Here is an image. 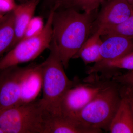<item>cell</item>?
<instances>
[{"label": "cell", "mask_w": 133, "mask_h": 133, "mask_svg": "<svg viewBox=\"0 0 133 133\" xmlns=\"http://www.w3.org/2000/svg\"><path fill=\"white\" fill-rule=\"evenodd\" d=\"M96 11L80 13L72 7L55 11L52 22V39L56 45L59 57L66 69L91 34Z\"/></svg>", "instance_id": "cell-1"}, {"label": "cell", "mask_w": 133, "mask_h": 133, "mask_svg": "<svg viewBox=\"0 0 133 133\" xmlns=\"http://www.w3.org/2000/svg\"><path fill=\"white\" fill-rule=\"evenodd\" d=\"M49 56L42 63V100L50 115L62 114V103L67 91L74 83L64 71L55 42L52 40Z\"/></svg>", "instance_id": "cell-2"}, {"label": "cell", "mask_w": 133, "mask_h": 133, "mask_svg": "<svg viewBox=\"0 0 133 133\" xmlns=\"http://www.w3.org/2000/svg\"><path fill=\"white\" fill-rule=\"evenodd\" d=\"M50 114L42 99L0 110V129L4 133H44Z\"/></svg>", "instance_id": "cell-3"}, {"label": "cell", "mask_w": 133, "mask_h": 133, "mask_svg": "<svg viewBox=\"0 0 133 133\" xmlns=\"http://www.w3.org/2000/svg\"><path fill=\"white\" fill-rule=\"evenodd\" d=\"M119 86L118 84L113 81L74 118L89 128L109 132L110 124L121 102Z\"/></svg>", "instance_id": "cell-4"}, {"label": "cell", "mask_w": 133, "mask_h": 133, "mask_svg": "<svg viewBox=\"0 0 133 133\" xmlns=\"http://www.w3.org/2000/svg\"><path fill=\"white\" fill-rule=\"evenodd\" d=\"M112 77L108 74L92 73L82 80L74 78V85L63 98L62 114L74 118L101 91L111 84Z\"/></svg>", "instance_id": "cell-5"}, {"label": "cell", "mask_w": 133, "mask_h": 133, "mask_svg": "<svg viewBox=\"0 0 133 133\" xmlns=\"http://www.w3.org/2000/svg\"><path fill=\"white\" fill-rule=\"evenodd\" d=\"M56 10L51 9L46 24L37 35L23 38L0 58V70L33 60L46 49L52 38V22Z\"/></svg>", "instance_id": "cell-6"}, {"label": "cell", "mask_w": 133, "mask_h": 133, "mask_svg": "<svg viewBox=\"0 0 133 133\" xmlns=\"http://www.w3.org/2000/svg\"><path fill=\"white\" fill-rule=\"evenodd\" d=\"M25 68L16 65L0 70V110L20 105Z\"/></svg>", "instance_id": "cell-7"}, {"label": "cell", "mask_w": 133, "mask_h": 133, "mask_svg": "<svg viewBox=\"0 0 133 133\" xmlns=\"http://www.w3.org/2000/svg\"><path fill=\"white\" fill-rule=\"evenodd\" d=\"M96 16L92 33L124 21L133 14V8L125 0H107Z\"/></svg>", "instance_id": "cell-8"}, {"label": "cell", "mask_w": 133, "mask_h": 133, "mask_svg": "<svg viewBox=\"0 0 133 133\" xmlns=\"http://www.w3.org/2000/svg\"><path fill=\"white\" fill-rule=\"evenodd\" d=\"M42 63L25 67L22 79L20 105L36 99L42 89Z\"/></svg>", "instance_id": "cell-9"}, {"label": "cell", "mask_w": 133, "mask_h": 133, "mask_svg": "<svg viewBox=\"0 0 133 133\" xmlns=\"http://www.w3.org/2000/svg\"><path fill=\"white\" fill-rule=\"evenodd\" d=\"M103 131L89 128L77 119L62 114L49 115L44 133H101Z\"/></svg>", "instance_id": "cell-10"}, {"label": "cell", "mask_w": 133, "mask_h": 133, "mask_svg": "<svg viewBox=\"0 0 133 133\" xmlns=\"http://www.w3.org/2000/svg\"><path fill=\"white\" fill-rule=\"evenodd\" d=\"M101 36L104 38L100 50L99 61L117 59L133 51V38L115 35Z\"/></svg>", "instance_id": "cell-11"}, {"label": "cell", "mask_w": 133, "mask_h": 133, "mask_svg": "<svg viewBox=\"0 0 133 133\" xmlns=\"http://www.w3.org/2000/svg\"><path fill=\"white\" fill-rule=\"evenodd\" d=\"M41 0H29L16 5L13 10L15 16V37L9 50L24 37L30 22Z\"/></svg>", "instance_id": "cell-12"}, {"label": "cell", "mask_w": 133, "mask_h": 133, "mask_svg": "<svg viewBox=\"0 0 133 133\" xmlns=\"http://www.w3.org/2000/svg\"><path fill=\"white\" fill-rule=\"evenodd\" d=\"M111 133H133V115L127 101L121 98L109 127Z\"/></svg>", "instance_id": "cell-13"}, {"label": "cell", "mask_w": 133, "mask_h": 133, "mask_svg": "<svg viewBox=\"0 0 133 133\" xmlns=\"http://www.w3.org/2000/svg\"><path fill=\"white\" fill-rule=\"evenodd\" d=\"M101 37L99 30L93 33L83 44L74 58H80L86 65L99 62L100 50L102 42Z\"/></svg>", "instance_id": "cell-14"}, {"label": "cell", "mask_w": 133, "mask_h": 133, "mask_svg": "<svg viewBox=\"0 0 133 133\" xmlns=\"http://www.w3.org/2000/svg\"><path fill=\"white\" fill-rule=\"evenodd\" d=\"M118 69L133 70V51L117 59L101 60L95 63L87 71V74L92 73L112 72V71Z\"/></svg>", "instance_id": "cell-15"}, {"label": "cell", "mask_w": 133, "mask_h": 133, "mask_svg": "<svg viewBox=\"0 0 133 133\" xmlns=\"http://www.w3.org/2000/svg\"><path fill=\"white\" fill-rule=\"evenodd\" d=\"M15 37V16L13 10L0 19V58L8 52Z\"/></svg>", "instance_id": "cell-16"}, {"label": "cell", "mask_w": 133, "mask_h": 133, "mask_svg": "<svg viewBox=\"0 0 133 133\" xmlns=\"http://www.w3.org/2000/svg\"><path fill=\"white\" fill-rule=\"evenodd\" d=\"M98 30L101 36L115 35L133 39V14L119 24Z\"/></svg>", "instance_id": "cell-17"}, {"label": "cell", "mask_w": 133, "mask_h": 133, "mask_svg": "<svg viewBox=\"0 0 133 133\" xmlns=\"http://www.w3.org/2000/svg\"><path fill=\"white\" fill-rule=\"evenodd\" d=\"M105 0H71L68 7L80 9L83 12L90 13L97 11Z\"/></svg>", "instance_id": "cell-18"}, {"label": "cell", "mask_w": 133, "mask_h": 133, "mask_svg": "<svg viewBox=\"0 0 133 133\" xmlns=\"http://www.w3.org/2000/svg\"><path fill=\"white\" fill-rule=\"evenodd\" d=\"M44 26L42 19L41 17H33L29 23L23 39L37 35L42 31Z\"/></svg>", "instance_id": "cell-19"}, {"label": "cell", "mask_w": 133, "mask_h": 133, "mask_svg": "<svg viewBox=\"0 0 133 133\" xmlns=\"http://www.w3.org/2000/svg\"><path fill=\"white\" fill-rule=\"evenodd\" d=\"M112 80L119 84L133 88V70L129 71L124 74H116L113 76Z\"/></svg>", "instance_id": "cell-20"}, {"label": "cell", "mask_w": 133, "mask_h": 133, "mask_svg": "<svg viewBox=\"0 0 133 133\" xmlns=\"http://www.w3.org/2000/svg\"><path fill=\"white\" fill-rule=\"evenodd\" d=\"M119 85L121 97L127 102L133 115V88L128 86Z\"/></svg>", "instance_id": "cell-21"}, {"label": "cell", "mask_w": 133, "mask_h": 133, "mask_svg": "<svg viewBox=\"0 0 133 133\" xmlns=\"http://www.w3.org/2000/svg\"><path fill=\"white\" fill-rule=\"evenodd\" d=\"M51 5V9L56 11L68 7L71 0H49Z\"/></svg>", "instance_id": "cell-22"}, {"label": "cell", "mask_w": 133, "mask_h": 133, "mask_svg": "<svg viewBox=\"0 0 133 133\" xmlns=\"http://www.w3.org/2000/svg\"><path fill=\"white\" fill-rule=\"evenodd\" d=\"M7 13H5V12H3L2 10L0 9V19L3 16L5 15V14Z\"/></svg>", "instance_id": "cell-23"}, {"label": "cell", "mask_w": 133, "mask_h": 133, "mask_svg": "<svg viewBox=\"0 0 133 133\" xmlns=\"http://www.w3.org/2000/svg\"><path fill=\"white\" fill-rule=\"evenodd\" d=\"M133 8V0H125Z\"/></svg>", "instance_id": "cell-24"}, {"label": "cell", "mask_w": 133, "mask_h": 133, "mask_svg": "<svg viewBox=\"0 0 133 133\" xmlns=\"http://www.w3.org/2000/svg\"><path fill=\"white\" fill-rule=\"evenodd\" d=\"M0 133H4V132H3V131L1 129H0Z\"/></svg>", "instance_id": "cell-25"}, {"label": "cell", "mask_w": 133, "mask_h": 133, "mask_svg": "<svg viewBox=\"0 0 133 133\" xmlns=\"http://www.w3.org/2000/svg\"><path fill=\"white\" fill-rule=\"evenodd\" d=\"M19 1H24V0H19Z\"/></svg>", "instance_id": "cell-26"}]
</instances>
